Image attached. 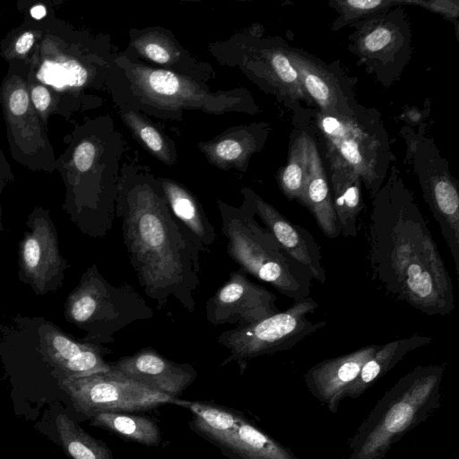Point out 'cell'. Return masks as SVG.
I'll use <instances>...</instances> for the list:
<instances>
[{
    "label": "cell",
    "instance_id": "obj_1",
    "mask_svg": "<svg viewBox=\"0 0 459 459\" xmlns=\"http://www.w3.org/2000/svg\"><path fill=\"white\" fill-rule=\"evenodd\" d=\"M368 240L373 278L388 295L429 316L455 310L450 275L412 193L394 166L373 197Z\"/></svg>",
    "mask_w": 459,
    "mask_h": 459
},
{
    "label": "cell",
    "instance_id": "obj_2",
    "mask_svg": "<svg viewBox=\"0 0 459 459\" xmlns=\"http://www.w3.org/2000/svg\"><path fill=\"white\" fill-rule=\"evenodd\" d=\"M116 216L144 293L161 308L170 299L189 312L200 285V251L171 212L160 183L120 185Z\"/></svg>",
    "mask_w": 459,
    "mask_h": 459
},
{
    "label": "cell",
    "instance_id": "obj_3",
    "mask_svg": "<svg viewBox=\"0 0 459 459\" xmlns=\"http://www.w3.org/2000/svg\"><path fill=\"white\" fill-rule=\"evenodd\" d=\"M444 364L418 366L377 401L348 442L346 459H383L440 407Z\"/></svg>",
    "mask_w": 459,
    "mask_h": 459
},
{
    "label": "cell",
    "instance_id": "obj_4",
    "mask_svg": "<svg viewBox=\"0 0 459 459\" xmlns=\"http://www.w3.org/2000/svg\"><path fill=\"white\" fill-rule=\"evenodd\" d=\"M227 253L247 274L295 301L309 297L312 277L290 257L243 201L239 207L217 201Z\"/></svg>",
    "mask_w": 459,
    "mask_h": 459
},
{
    "label": "cell",
    "instance_id": "obj_5",
    "mask_svg": "<svg viewBox=\"0 0 459 459\" xmlns=\"http://www.w3.org/2000/svg\"><path fill=\"white\" fill-rule=\"evenodd\" d=\"M115 65L124 71L132 95L141 107L161 111V115L190 109L213 115L257 111L249 92L242 88L213 92L203 82L132 60L128 56L116 57Z\"/></svg>",
    "mask_w": 459,
    "mask_h": 459
},
{
    "label": "cell",
    "instance_id": "obj_6",
    "mask_svg": "<svg viewBox=\"0 0 459 459\" xmlns=\"http://www.w3.org/2000/svg\"><path fill=\"white\" fill-rule=\"evenodd\" d=\"M316 124L325 143L326 158L356 171L373 198L390 162L387 134L379 117L358 108L349 115L317 111Z\"/></svg>",
    "mask_w": 459,
    "mask_h": 459
},
{
    "label": "cell",
    "instance_id": "obj_7",
    "mask_svg": "<svg viewBox=\"0 0 459 459\" xmlns=\"http://www.w3.org/2000/svg\"><path fill=\"white\" fill-rule=\"evenodd\" d=\"M70 322L88 332L95 342H113L116 334L137 321L153 317V310L128 283L115 286L93 264L66 302Z\"/></svg>",
    "mask_w": 459,
    "mask_h": 459
},
{
    "label": "cell",
    "instance_id": "obj_8",
    "mask_svg": "<svg viewBox=\"0 0 459 459\" xmlns=\"http://www.w3.org/2000/svg\"><path fill=\"white\" fill-rule=\"evenodd\" d=\"M317 307L309 296L254 325L222 332L217 342L228 349L230 354L221 366L236 362L244 370L252 359L291 349L325 327V321L312 322L307 316Z\"/></svg>",
    "mask_w": 459,
    "mask_h": 459
},
{
    "label": "cell",
    "instance_id": "obj_9",
    "mask_svg": "<svg viewBox=\"0 0 459 459\" xmlns=\"http://www.w3.org/2000/svg\"><path fill=\"white\" fill-rule=\"evenodd\" d=\"M61 388L77 412L91 419L100 412H140L182 400L152 390L113 369L82 377L63 378Z\"/></svg>",
    "mask_w": 459,
    "mask_h": 459
},
{
    "label": "cell",
    "instance_id": "obj_10",
    "mask_svg": "<svg viewBox=\"0 0 459 459\" xmlns=\"http://www.w3.org/2000/svg\"><path fill=\"white\" fill-rule=\"evenodd\" d=\"M415 170L423 193L453 258L459 278V187L437 152L430 143L417 150Z\"/></svg>",
    "mask_w": 459,
    "mask_h": 459
},
{
    "label": "cell",
    "instance_id": "obj_11",
    "mask_svg": "<svg viewBox=\"0 0 459 459\" xmlns=\"http://www.w3.org/2000/svg\"><path fill=\"white\" fill-rule=\"evenodd\" d=\"M238 268L205 303V317L213 325H231L244 328L269 317L280 310L277 297L252 281Z\"/></svg>",
    "mask_w": 459,
    "mask_h": 459
},
{
    "label": "cell",
    "instance_id": "obj_12",
    "mask_svg": "<svg viewBox=\"0 0 459 459\" xmlns=\"http://www.w3.org/2000/svg\"><path fill=\"white\" fill-rule=\"evenodd\" d=\"M245 38H237L235 49L240 54L238 65L251 80L287 103L310 100L286 53L285 43L255 36Z\"/></svg>",
    "mask_w": 459,
    "mask_h": 459
},
{
    "label": "cell",
    "instance_id": "obj_13",
    "mask_svg": "<svg viewBox=\"0 0 459 459\" xmlns=\"http://www.w3.org/2000/svg\"><path fill=\"white\" fill-rule=\"evenodd\" d=\"M243 201L258 216L281 247L295 261L304 266L312 279L319 283L326 281L321 248L314 237L304 227L294 224L275 207L264 201L248 187L241 190Z\"/></svg>",
    "mask_w": 459,
    "mask_h": 459
},
{
    "label": "cell",
    "instance_id": "obj_14",
    "mask_svg": "<svg viewBox=\"0 0 459 459\" xmlns=\"http://www.w3.org/2000/svg\"><path fill=\"white\" fill-rule=\"evenodd\" d=\"M111 369L158 392L178 398L197 377L188 363L170 360L151 348L109 363Z\"/></svg>",
    "mask_w": 459,
    "mask_h": 459
},
{
    "label": "cell",
    "instance_id": "obj_15",
    "mask_svg": "<svg viewBox=\"0 0 459 459\" xmlns=\"http://www.w3.org/2000/svg\"><path fill=\"white\" fill-rule=\"evenodd\" d=\"M380 345L371 344L347 354L320 361L303 376L310 394L330 412L336 413L345 393L359 376L362 366Z\"/></svg>",
    "mask_w": 459,
    "mask_h": 459
},
{
    "label": "cell",
    "instance_id": "obj_16",
    "mask_svg": "<svg viewBox=\"0 0 459 459\" xmlns=\"http://www.w3.org/2000/svg\"><path fill=\"white\" fill-rule=\"evenodd\" d=\"M299 82L310 100L325 114L349 115L355 110L337 73L303 50L285 46Z\"/></svg>",
    "mask_w": 459,
    "mask_h": 459
},
{
    "label": "cell",
    "instance_id": "obj_17",
    "mask_svg": "<svg viewBox=\"0 0 459 459\" xmlns=\"http://www.w3.org/2000/svg\"><path fill=\"white\" fill-rule=\"evenodd\" d=\"M20 265L22 275L39 293L46 292L53 281L63 276L65 261L50 221L40 219L32 222L21 242Z\"/></svg>",
    "mask_w": 459,
    "mask_h": 459
},
{
    "label": "cell",
    "instance_id": "obj_18",
    "mask_svg": "<svg viewBox=\"0 0 459 459\" xmlns=\"http://www.w3.org/2000/svg\"><path fill=\"white\" fill-rule=\"evenodd\" d=\"M130 47L137 56L151 64L160 65L161 69L186 75L203 82L210 78L212 72L206 64L195 60L175 36L163 28L132 30Z\"/></svg>",
    "mask_w": 459,
    "mask_h": 459
},
{
    "label": "cell",
    "instance_id": "obj_19",
    "mask_svg": "<svg viewBox=\"0 0 459 459\" xmlns=\"http://www.w3.org/2000/svg\"><path fill=\"white\" fill-rule=\"evenodd\" d=\"M267 130L262 124L232 127L198 147L212 165L245 172L251 156L263 145Z\"/></svg>",
    "mask_w": 459,
    "mask_h": 459
},
{
    "label": "cell",
    "instance_id": "obj_20",
    "mask_svg": "<svg viewBox=\"0 0 459 459\" xmlns=\"http://www.w3.org/2000/svg\"><path fill=\"white\" fill-rule=\"evenodd\" d=\"M160 186L171 212L187 230L198 250L210 254L217 236L197 198L175 180L161 178Z\"/></svg>",
    "mask_w": 459,
    "mask_h": 459
},
{
    "label": "cell",
    "instance_id": "obj_21",
    "mask_svg": "<svg viewBox=\"0 0 459 459\" xmlns=\"http://www.w3.org/2000/svg\"><path fill=\"white\" fill-rule=\"evenodd\" d=\"M302 205L313 214L319 229L328 238L339 237L340 227L333 210L328 178L317 146L309 136L308 169Z\"/></svg>",
    "mask_w": 459,
    "mask_h": 459
},
{
    "label": "cell",
    "instance_id": "obj_22",
    "mask_svg": "<svg viewBox=\"0 0 459 459\" xmlns=\"http://www.w3.org/2000/svg\"><path fill=\"white\" fill-rule=\"evenodd\" d=\"M330 168L331 195L340 233L346 238L358 234L357 221L364 208L362 180L348 165L327 159Z\"/></svg>",
    "mask_w": 459,
    "mask_h": 459
},
{
    "label": "cell",
    "instance_id": "obj_23",
    "mask_svg": "<svg viewBox=\"0 0 459 459\" xmlns=\"http://www.w3.org/2000/svg\"><path fill=\"white\" fill-rule=\"evenodd\" d=\"M360 22L352 40L357 54L365 60L388 62L389 57H394L404 44H409V37L403 34L402 22L391 20L389 15L378 14Z\"/></svg>",
    "mask_w": 459,
    "mask_h": 459
},
{
    "label": "cell",
    "instance_id": "obj_24",
    "mask_svg": "<svg viewBox=\"0 0 459 459\" xmlns=\"http://www.w3.org/2000/svg\"><path fill=\"white\" fill-rule=\"evenodd\" d=\"M219 449L230 459H300L243 413L231 435Z\"/></svg>",
    "mask_w": 459,
    "mask_h": 459
},
{
    "label": "cell",
    "instance_id": "obj_25",
    "mask_svg": "<svg viewBox=\"0 0 459 459\" xmlns=\"http://www.w3.org/2000/svg\"><path fill=\"white\" fill-rule=\"evenodd\" d=\"M432 342V337L414 333L380 345L362 366L360 372L345 393V398H358L391 370L410 351Z\"/></svg>",
    "mask_w": 459,
    "mask_h": 459
},
{
    "label": "cell",
    "instance_id": "obj_26",
    "mask_svg": "<svg viewBox=\"0 0 459 459\" xmlns=\"http://www.w3.org/2000/svg\"><path fill=\"white\" fill-rule=\"evenodd\" d=\"M181 407L193 413L191 429L220 448L234 430L242 412L234 409L202 402L184 400Z\"/></svg>",
    "mask_w": 459,
    "mask_h": 459
},
{
    "label": "cell",
    "instance_id": "obj_27",
    "mask_svg": "<svg viewBox=\"0 0 459 459\" xmlns=\"http://www.w3.org/2000/svg\"><path fill=\"white\" fill-rule=\"evenodd\" d=\"M90 424L147 446H158L162 442V433L158 424L143 415L132 412H100L91 418Z\"/></svg>",
    "mask_w": 459,
    "mask_h": 459
},
{
    "label": "cell",
    "instance_id": "obj_28",
    "mask_svg": "<svg viewBox=\"0 0 459 459\" xmlns=\"http://www.w3.org/2000/svg\"><path fill=\"white\" fill-rule=\"evenodd\" d=\"M58 437L64 450L74 459H114L105 442L85 432L65 414L56 418Z\"/></svg>",
    "mask_w": 459,
    "mask_h": 459
},
{
    "label": "cell",
    "instance_id": "obj_29",
    "mask_svg": "<svg viewBox=\"0 0 459 459\" xmlns=\"http://www.w3.org/2000/svg\"><path fill=\"white\" fill-rule=\"evenodd\" d=\"M309 135L302 132L291 144L287 164L279 169L277 180L283 195L290 201L302 204L308 169Z\"/></svg>",
    "mask_w": 459,
    "mask_h": 459
},
{
    "label": "cell",
    "instance_id": "obj_30",
    "mask_svg": "<svg viewBox=\"0 0 459 459\" xmlns=\"http://www.w3.org/2000/svg\"><path fill=\"white\" fill-rule=\"evenodd\" d=\"M122 118L137 140L162 163L175 164V152L168 138L149 120L134 110L122 113Z\"/></svg>",
    "mask_w": 459,
    "mask_h": 459
},
{
    "label": "cell",
    "instance_id": "obj_31",
    "mask_svg": "<svg viewBox=\"0 0 459 459\" xmlns=\"http://www.w3.org/2000/svg\"><path fill=\"white\" fill-rule=\"evenodd\" d=\"M329 4L339 14L333 23L334 30L385 13L393 5H399L398 0H335Z\"/></svg>",
    "mask_w": 459,
    "mask_h": 459
},
{
    "label": "cell",
    "instance_id": "obj_32",
    "mask_svg": "<svg viewBox=\"0 0 459 459\" xmlns=\"http://www.w3.org/2000/svg\"><path fill=\"white\" fill-rule=\"evenodd\" d=\"M46 351L50 360L58 367L88 349L92 343L76 342L67 335L53 330L44 337Z\"/></svg>",
    "mask_w": 459,
    "mask_h": 459
},
{
    "label": "cell",
    "instance_id": "obj_33",
    "mask_svg": "<svg viewBox=\"0 0 459 459\" xmlns=\"http://www.w3.org/2000/svg\"><path fill=\"white\" fill-rule=\"evenodd\" d=\"M399 5L412 4L423 7L432 13L443 15L446 20L455 22L459 16L457 0H398Z\"/></svg>",
    "mask_w": 459,
    "mask_h": 459
},
{
    "label": "cell",
    "instance_id": "obj_34",
    "mask_svg": "<svg viewBox=\"0 0 459 459\" xmlns=\"http://www.w3.org/2000/svg\"><path fill=\"white\" fill-rule=\"evenodd\" d=\"M97 155V148L90 141L80 143L74 153V161L80 172H87L92 167Z\"/></svg>",
    "mask_w": 459,
    "mask_h": 459
},
{
    "label": "cell",
    "instance_id": "obj_35",
    "mask_svg": "<svg viewBox=\"0 0 459 459\" xmlns=\"http://www.w3.org/2000/svg\"><path fill=\"white\" fill-rule=\"evenodd\" d=\"M29 106V97L26 91L23 89H17L9 98V108L15 116L24 114Z\"/></svg>",
    "mask_w": 459,
    "mask_h": 459
},
{
    "label": "cell",
    "instance_id": "obj_36",
    "mask_svg": "<svg viewBox=\"0 0 459 459\" xmlns=\"http://www.w3.org/2000/svg\"><path fill=\"white\" fill-rule=\"evenodd\" d=\"M31 100L37 109L44 111L50 104V93L46 87L38 85L31 91Z\"/></svg>",
    "mask_w": 459,
    "mask_h": 459
},
{
    "label": "cell",
    "instance_id": "obj_37",
    "mask_svg": "<svg viewBox=\"0 0 459 459\" xmlns=\"http://www.w3.org/2000/svg\"><path fill=\"white\" fill-rule=\"evenodd\" d=\"M33 42H34V35L30 31L24 32L17 39L16 44H15V50L19 54H25L30 49Z\"/></svg>",
    "mask_w": 459,
    "mask_h": 459
},
{
    "label": "cell",
    "instance_id": "obj_38",
    "mask_svg": "<svg viewBox=\"0 0 459 459\" xmlns=\"http://www.w3.org/2000/svg\"><path fill=\"white\" fill-rule=\"evenodd\" d=\"M30 14L35 19H41L46 14V9L42 5H36L30 10Z\"/></svg>",
    "mask_w": 459,
    "mask_h": 459
},
{
    "label": "cell",
    "instance_id": "obj_39",
    "mask_svg": "<svg viewBox=\"0 0 459 459\" xmlns=\"http://www.w3.org/2000/svg\"><path fill=\"white\" fill-rule=\"evenodd\" d=\"M417 114H419V113H417L416 110H410V111H408V115L407 116H408L410 120H411L412 122H416L420 117V115L415 116Z\"/></svg>",
    "mask_w": 459,
    "mask_h": 459
}]
</instances>
